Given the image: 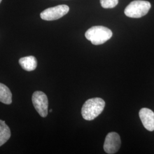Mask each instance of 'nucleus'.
Instances as JSON below:
<instances>
[{"mask_svg":"<svg viewBox=\"0 0 154 154\" xmlns=\"http://www.w3.org/2000/svg\"><path fill=\"white\" fill-rule=\"evenodd\" d=\"M11 132L5 122L0 119V146H2L10 139Z\"/></svg>","mask_w":154,"mask_h":154,"instance_id":"obj_10","label":"nucleus"},{"mask_svg":"<svg viewBox=\"0 0 154 154\" xmlns=\"http://www.w3.org/2000/svg\"><path fill=\"white\" fill-rule=\"evenodd\" d=\"M52 111H53L52 109H50V112H52Z\"/></svg>","mask_w":154,"mask_h":154,"instance_id":"obj_12","label":"nucleus"},{"mask_svg":"<svg viewBox=\"0 0 154 154\" xmlns=\"http://www.w3.org/2000/svg\"><path fill=\"white\" fill-rule=\"evenodd\" d=\"M19 63L23 69L28 72L34 70L37 66V59L34 56L22 57L20 59Z\"/></svg>","mask_w":154,"mask_h":154,"instance_id":"obj_8","label":"nucleus"},{"mask_svg":"<svg viewBox=\"0 0 154 154\" xmlns=\"http://www.w3.org/2000/svg\"><path fill=\"white\" fill-rule=\"evenodd\" d=\"M0 102L6 105H10L12 102V94L10 89L1 83H0Z\"/></svg>","mask_w":154,"mask_h":154,"instance_id":"obj_9","label":"nucleus"},{"mask_svg":"<svg viewBox=\"0 0 154 154\" xmlns=\"http://www.w3.org/2000/svg\"><path fill=\"white\" fill-rule=\"evenodd\" d=\"M105 102L100 98H94L86 100L82 108V117L87 121L96 118L104 110Z\"/></svg>","mask_w":154,"mask_h":154,"instance_id":"obj_1","label":"nucleus"},{"mask_svg":"<svg viewBox=\"0 0 154 154\" xmlns=\"http://www.w3.org/2000/svg\"><path fill=\"white\" fill-rule=\"evenodd\" d=\"M32 102L39 116L46 117L48 114V99L46 95L40 91H35L32 96Z\"/></svg>","mask_w":154,"mask_h":154,"instance_id":"obj_5","label":"nucleus"},{"mask_svg":"<svg viewBox=\"0 0 154 154\" xmlns=\"http://www.w3.org/2000/svg\"><path fill=\"white\" fill-rule=\"evenodd\" d=\"M151 5L147 1L135 0L128 4L125 10L126 16L130 18H139L146 15Z\"/></svg>","mask_w":154,"mask_h":154,"instance_id":"obj_3","label":"nucleus"},{"mask_svg":"<svg viewBox=\"0 0 154 154\" xmlns=\"http://www.w3.org/2000/svg\"><path fill=\"white\" fill-rule=\"evenodd\" d=\"M112 35L111 30L102 26H95L90 28L85 33V37L94 45L103 44Z\"/></svg>","mask_w":154,"mask_h":154,"instance_id":"obj_2","label":"nucleus"},{"mask_svg":"<svg viewBox=\"0 0 154 154\" xmlns=\"http://www.w3.org/2000/svg\"><path fill=\"white\" fill-rule=\"evenodd\" d=\"M119 0H100L101 6L105 9H111L118 5Z\"/></svg>","mask_w":154,"mask_h":154,"instance_id":"obj_11","label":"nucleus"},{"mask_svg":"<svg viewBox=\"0 0 154 154\" xmlns=\"http://www.w3.org/2000/svg\"><path fill=\"white\" fill-rule=\"evenodd\" d=\"M69 11L68 6L60 5L45 9L40 14V17L45 21H54L64 16Z\"/></svg>","mask_w":154,"mask_h":154,"instance_id":"obj_4","label":"nucleus"},{"mask_svg":"<svg viewBox=\"0 0 154 154\" xmlns=\"http://www.w3.org/2000/svg\"><path fill=\"white\" fill-rule=\"evenodd\" d=\"M1 1H2V0H0V3L1 2Z\"/></svg>","mask_w":154,"mask_h":154,"instance_id":"obj_13","label":"nucleus"},{"mask_svg":"<svg viewBox=\"0 0 154 154\" xmlns=\"http://www.w3.org/2000/svg\"><path fill=\"white\" fill-rule=\"evenodd\" d=\"M121 145V140L119 134L116 132H110L105 139L103 149L107 154H115L119 150Z\"/></svg>","mask_w":154,"mask_h":154,"instance_id":"obj_6","label":"nucleus"},{"mask_svg":"<svg viewBox=\"0 0 154 154\" xmlns=\"http://www.w3.org/2000/svg\"><path fill=\"white\" fill-rule=\"evenodd\" d=\"M139 117L143 126L149 131H154V112L148 108H143L139 111Z\"/></svg>","mask_w":154,"mask_h":154,"instance_id":"obj_7","label":"nucleus"}]
</instances>
